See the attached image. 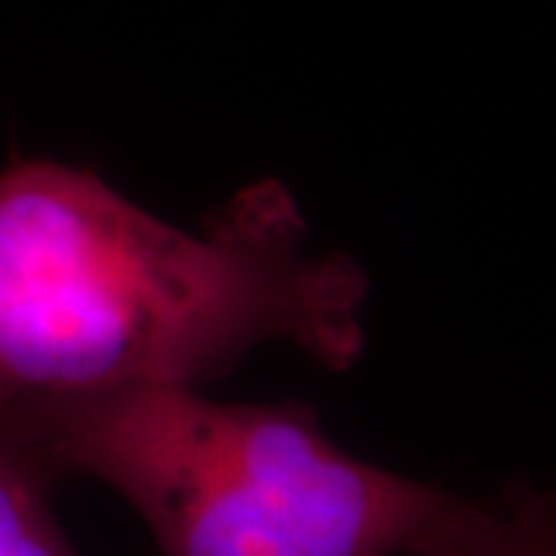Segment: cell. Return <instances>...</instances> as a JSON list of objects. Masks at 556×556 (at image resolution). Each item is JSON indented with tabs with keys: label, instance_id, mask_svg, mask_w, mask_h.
<instances>
[{
	"label": "cell",
	"instance_id": "277c9868",
	"mask_svg": "<svg viewBox=\"0 0 556 556\" xmlns=\"http://www.w3.org/2000/svg\"><path fill=\"white\" fill-rule=\"evenodd\" d=\"M50 470L0 420V556H78L50 504Z\"/></svg>",
	"mask_w": 556,
	"mask_h": 556
},
{
	"label": "cell",
	"instance_id": "6da1fadb",
	"mask_svg": "<svg viewBox=\"0 0 556 556\" xmlns=\"http://www.w3.org/2000/svg\"><path fill=\"white\" fill-rule=\"evenodd\" d=\"M368 278L306 244L278 179L204 232L121 199L90 170H0V417L139 387H199L266 343L343 371L365 346Z\"/></svg>",
	"mask_w": 556,
	"mask_h": 556
},
{
	"label": "cell",
	"instance_id": "3957f363",
	"mask_svg": "<svg viewBox=\"0 0 556 556\" xmlns=\"http://www.w3.org/2000/svg\"><path fill=\"white\" fill-rule=\"evenodd\" d=\"M415 556H556V492L519 485L495 501L452 495Z\"/></svg>",
	"mask_w": 556,
	"mask_h": 556
},
{
	"label": "cell",
	"instance_id": "7a4b0ae2",
	"mask_svg": "<svg viewBox=\"0 0 556 556\" xmlns=\"http://www.w3.org/2000/svg\"><path fill=\"white\" fill-rule=\"evenodd\" d=\"M0 420L53 479L112 489L161 556H415L452 501L346 455L306 405L139 387Z\"/></svg>",
	"mask_w": 556,
	"mask_h": 556
}]
</instances>
